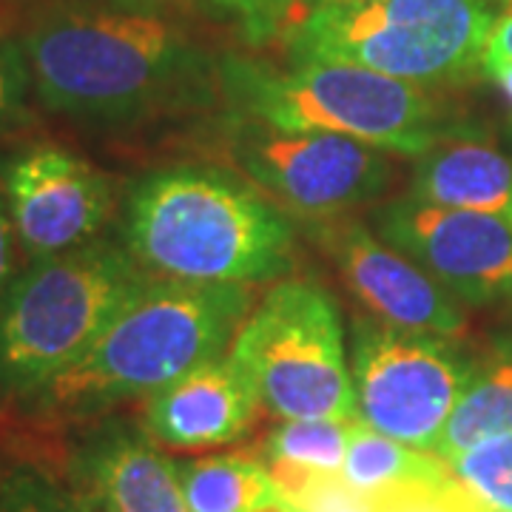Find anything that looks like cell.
<instances>
[{
  "label": "cell",
  "mask_w": 512,
  "mask_h": 512,
  "mask_svg": "<svg viewBox=\"0 0 512 512\" xmlns=\"http://www.w3.org/2000/svg\"><path fill=\"white\" fill-rule=\"evenodd\" d=\"M493 80L498 83V86H501V89H504V94L510 97V103H512V66L510 69H504L501 74H495Z\"/></svg>",
  "instance_id": "cell-27"
},
{
  "label": "cell",
  "mask_w": 512,
  "mask_h": 512,
  "mask_svg": "<svg viewBox=\"0 0 512 512\" xmlns=\"http://www.w3.org/2000/svg\"><path fill=\"white\" fill-rule=\"evenodd\" d=\"M464 512H495V510H490V507H487L484 501H478L476 495H470V501H467Z\"/></svg>",
  "instance_id": "cell-28"
},
{
  "label": "cell",
  "mask_w": 512,
  "mask_h": 512,
  "mask_svg": "<svg viewBox=\"0 0 512 512\" xmlns=\"http://www.w3.org/2000/svg\"><path fill=\"white\" fill-rule=\"evenodd\" d=\"M123 6H148V3H160V0H117Z\"/></svg>",
  "instance_id": "cell-30"
},
{
  "label": "cell",
  "mask_w": 512,
  "mask_h": 512,
  "mask_svg": "<svg viewBox=\"0 0 512 512\" xmlns=\"http://www.w3.org/2000/svg\"><path fill=\"white\" fill-rule=\"evenodd\" d=\"M512 433V353H501L493 362L476 367L464 387L453 416L447 421L436 456L453 461L484 441Z\"/></svg>",
  "instance_id": "cell-18"
},
{
  "label": "cell",
  "mask_w": 512,
  "mask_h": 512,
  "mask_svg": "<svg viewBox=\"0 0 512 512\" xmlns=\"http://www.w3.org/2000/svg\"><path fill=\"white\" fill-rule=\"evenodd\" d=\"M12 473H15V470H9V467H6V464L0 461V490L6 487V481H9V476H12Z\"/></svg>",
  "instance_id": "cell-29"
},
{
  "label": "cell",
  "mask_w": 512,
  "mask_h": 512,
  "mask_svg": "<svg viewBox=\"0 0 512 512\" xmlns=\"http://www.w3.org/2000/svg\"><path fill=\"white\" fill-rule=\"evenodd\" d=\"M208 3L234 15L254 40L285 32L302 6V0H208Z\"/></svg>",
  "instance_id": "cell-23"
},
{
  "label": "cell",
  "mask_w": 512,
  "mask_h": 512,
  "mask_svg": "<svg viewBox=\"0 0 512 512\" xmlns=\"http://www.w3.org/2000/svg\"><path fill=\"white\" fill-rule=\"evenodd\" d=\"M450 476H453L450 464L441 461L436 453L416 450L390 436H382L370 430L365 421L353 430L342 464V478L350 487L376 498L399 493L407 487L439 484Z\"/></svg>",
  "instance_id": "cell-17"
},
{
  "label": "cell",
  "mask_w": 512,
  "mask_h": 512,
  "mask_svg": "<svg viewBox=\"0 0 512 512\" xmlns=\"http://www.w3.org/2000/svg\"><path fill=\"white\" fill-rule=\"evenodd\" d=\"M498 0H302L285 29L296 60L353 63L413 86L484 69Z\"/></svg>",
  "instance_id": "cell-4"
},
{
  "label": "cell",
  "mask_w": 512,
  "mask_h": 512,
  "mask_svg": "<svg viewBox=\"0 0 512 512\" xmlns=\"http://www.w3.org/2000/svg\"><path fill=\"white\" fill-rule=\"evenodd\" d=\"M379 237L464 302L512 293V222L495 214L396 200L376 211Z\"/></svg>",
  "instance_id": "cell-10"
},
{
  "label": "cell",
  "mask_w": 512,
  "mask_h": 512,
  "mask_svg": "<svg viewBox=\"0 0 512 512\" xmlns=\"http://www.w3.org/2000/svg\"><path fill=\"white\" fill-rule=\"evenodd\" d=\"M37 94L74 117H128L191 92L202 60L188 37L146 12H60L26 40Z\"/></svg>",
  "instance_id": "cell-3"
},
{
  "label": "cell",
  "mask_w": 512,
  "mask_h": 512,
  "mask_svg": "<svg viewBox=\"0 0 512 512\" xmlns=\"http://www.w3.org/2000/svg\"><path fill=\"white\" fill-rule=\"evenodd\" d=\"M3 188L15 234L35 259L89 245L114 205L109 177L55 143L12 157L3 168Z\"/></svg>",
  "instance_id": "cell-11"
},
{
  "label": "cell",
  "mask_w": 512,
  "mask_h": 512,
  "mask_svg": "<svg viewBox=\"0 0 512 512\" xmlns=\"http://www.w3.org/2000/svg\"><path fill=\"white\" fill-rule=\"evenodd\" d=\"M470 495L473 493L453 473L439 484H421L384 495L379 498V512H464Z\"/></svg>",
  "instance_id": "cell-22"
},
{
  "label": "cell",
  "mask_w": 512,
  "mask_h": 512,
  "mask_svg": "<svg viewBox=\"0 0 512 512\" xmlns=\"http://www.w3.org/2000/svg\"><path fill=\"white\" fill-rule=\"evenodd\" d=\"M359 424L362 421H282L268 433L259 458L265 464L308 470V473H342L350 436Z\"/></svg>",
  "instance_id": "cell-19"
},
{
  "label": "cell",
  "mask_w": 512,
  "mask_h": 512,
  "mask_svg": "<svg viewBox=\"0 0 512 512\" xmlns=\"http://www.w3.org/2000/svg\"><path fill=\"white\" fill-rule=\"evenodd\" d=\"M410 197L510 220L512 157L476 140L439 143L419 157Z\"/></svg>",
  "instance_id": "cell-15"
},
{
  "label": "cell",
  "mask_w": 512,
  "mask_h": 512,
  "mask_svg": "<svg viewBox=\"0 0 512 512\" xmlns=\"http://www.w3.org/2000/svg\"><path fill=\"white\" fill-rule=\"evenodd\" d=\"M29 60L18 46H0V128L6 126L23 106V94L29 83Z\"/></svg>",
  "instance_id": "cell-24"
},
{
  "label": "cell",
  "mask_w": 512,
  "mask_h": 512,
  "mask_svg": "<svg viewBox=\"0 0 512 512\" xmlns=\"http://www.w3.org/2000/svg\"><path fill=\"white\" fill-rule=\"evenodd\" d=\"M188 512H291L268 464L251 453H222L177 464Z\"/></svg>",
  "instance_id": "cell-16"
},
{
  "label": "cell",
  "mask_w": 512,
  "mask_h": 512,
  "mask_svg": "<svg viewBox=\"0 0 512 512\" xmlns=\"http://www.w3.org/2000/svg\"><path fill=\"white\" fill-rule=\"evenodd\" d=\"M512 66V6L507 15L495 20L487 49H484V72L495 77Z\"/></svg>",
  "instance_id": "cell-25"
},
{
  "label": "cell",
  "mask_w": 512,
  "mask_h": 512,
  "mask_svg": "<svg viewBox=\"0 0 512 512\" xmlns=\"http://www.w3.org/2000/svg\"><path fill=\"white\" fill-rule=\"evenodd\" d=\"M476 367L450 336L376 316L353 322L350 373L359 419L407 447L436 450Z\"/></svg>",
  "instance_id": "cell-8"
},
{
  "label": "cell",
  "mask_w": 512,
  "mask_h": 512,
  "mask_svg": "<svg viewBox=\"0 0 512 512\" xmlns=\"http://www.w3.org/2000/svg\"><path fill=\"white\" fill-rule=\"evenodd\" d=\"M510 6H512V0H510Z\"/></svg>",
  "instance_id": "cell-31"
},
{
  "label": "cell",
  "mask_w": 512,
  "mask_h": 512,
  "mask_svg": "<svg viewBox=\"0 0 512 512\" xmlns=\"http://www.w3.org/2000/svg\"><path fill=\"white\" fill-rule=\"evenodd\" d=\"M148 279L134 256L106 242L35 259L0 299V382L37 393Z\"/></svg>",
  "instance_id": "cell-5"
},
{
  "label": "cell",
  "mask_w": 512,
  "mask_h": 512,
  "mask_svg": "<svg viewBox=\"0 0 512 512\" xmlns=\"http://www.w3.org/2000/svg\"><path fill=\"white\" fill-rule=\"evenodd\" d=\"M231 359L271 416L362 421L342 316L316 282L291 279L265 293L239 325Z\"/></svg>",
  "instance_id": "cell-7"
},
{
  "label": "cell",
  "mask_w": 512,
  "mask_h": 512,
  "mask_svg": "<svg viewBox=\"0 0 512 512\" xmlns=\"http://www.w3.org/2000/svg\"><path fill=\"white\" fill-rule=\"evenodd\" d=\"M225 89L245 117L268 126L345 134L402 157H421L441 143L430 94L353 63L296 60L288 72H274L231 60Z\"/></svg>",
  "instance_id": "cell-6"
},
{
  "label": "cell",
  "mask_w": 512,
  "mask_h": 512,
  "mask_svg": "<svg viewBox=\"0 0 512 512\" xmlns=\"http://www.w3.org/2000/svg\"><path fill=\"white\" fill-rule=\"evenodd\" d=\"M262 404L239 365L228 356L208 359L146 399L148 439L171 450H208L239 441Z\"/></svg>",
  "instance_id": "cell-13"
},
{
  "label": "cell",
  "mask_w": 512,
  "mask_h": 512,
  "mask_svg": "<svg viewBox=\"0 0 512 512\" xmlns=\"http://www.w3.org/2000/svg\"><path fill=\"white\" fill-rule=\"evenodd\" d=\"M0 512H97L83 498L66 495L52 481L15 470L0 490Z\"/></svg>",
  "instance_id": "cell-21"
},
{
  "label": "cell",
  "mask_w": 512,
  "mask_h": 512,
  "mask_svg": "<svg viewBox=\"0 0 512 512\" xmlns=\"http://www.w3.org/2000/svg\"><path fill=\"white\" fill-rule=\"evenodd\" d=\"M293 225L256 185L214 165H168L131 188L126 251L151 276L254 285L293 268Z\"/></svg>",
  "instance_id": "cell-1"
},
{
  "label": "cell",
  "mask_w": 512,
  "mask_h": 512,
  "mask_svg": "<svg viewBox=\"0 0 512 512\" xmlns=\"http://www.w3.org/2000/svg\"><path fill=\"white\" fill-rule=\"evenodd\" d=\"M83 501L97 512H188L177 464L134 430H109L77 464Z\"/></svg>",
  "instance_id": "cell-14"
},
{
  "label": "cell",
  "mask_w": 512,
  "mask_h": 512,
  "mask_svg": "<svg viewBox=\"0 0 512 512\" xmlns=\"http://www.w3.org/2000/svg\"><path fill=\"white\" fill-rule=\"evenodd\" d=\"M251 288L151 276L106 330L35 396L55 413H94L148 399L208 359L225 356L251 311Z\"/></svg>",
  "instance_id": "cell-2"
},
{
  "label": "cell",
  "mask_w": 512,
  "mask_h": 512,
  "mask_svg": "<svg viewBox=\"0 0 512 512\" xmlns=\"http://www.w3.org/2000/svg\"><path fill=\"white\" fill-rule=\"evenodd\" d=\"M450 470L490 510L512 512V433L461 453Z\"/></svg>",
  "instance_id": "cell-20"
},
{
  "label": "cell",
  "mask_w": 512,
  "mask_h": 512,
  "mask_svg": "<svg viewBox=\"0 0 512 512\" xmlns=\"http://www.w3.org/2000/svg\"><path fill=\"white\" fill-rule=\"evenodd\" d=\"M228 148L262 194L311 222L345 217L393 177L382 148L330 131H288L245 114L231 123Z\"/></svg>",
  "instance_id": "cell-9"
},
{
  "label": "cell",
  "mask_w": 512,
  "mask_h": 512,
  "mask_svg": "<svg viewBox=\"0 0 512 512\" xmlns=\"http://www.w3.org/2000/svg\"><path fill=\"white\" fill-rule=\"evenodd\" d=\"M12 239H15V225H12L9 211L0 202V299H3V291H6L9 276H12Z\"/></svg>",
  "instance_id": "cell-26"
},
{
  "label": "cell",
  "mask_w": 512,
  "mask_h": 512,
  "mask_svg": "<svg viewBox=\"0 0 512 512\" xmlns=\"http://www.w3.org/2000/svg\"><path fill=\"white\" fill-rule=\"evenodd\" d=\"M313 237L328 251L350 293L376 319L441 336H458L467 328V313L461 311L456 293L413 259L373 237L362 222L325 220L316 225Z\"/></svg>",
  "instance_id": "cell-12"
}]
</instances>
